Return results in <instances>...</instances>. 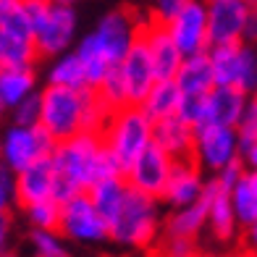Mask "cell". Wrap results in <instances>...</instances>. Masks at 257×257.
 Listing matches in <instances>:
<instances>
[{"label":"cell","mask_w":257,"mask_h":257,"mask_svg":"<svg viewBox=\"0 0 257 257\" xmlns=\"http://www.w3.org/2000/svg\"><path fill=\"white\" fill-rule=\"evenodd\" d=\"M247 171V166H244V160L239 158V160H233V163H228V166L223 168V171H218V173H213L215 176V181H218V186L223 192H231L233 189V184H236L239 179H241V173Z\"/></svg>","instance_id":"39"},{"label":"cell","mask_w":257,"mask_h":257,"mask_svg":"<svg viewBox=\"0 0 257 257\" xmlns=\"http://www.w3.org/2000/svg\"><path fill=\"white\" fill-rule=\"evenodd\" d=\"M40 115H42V97H40V89L29 95L24 102H19L14 110H11V118L14 123H21V126H37L40 123Z\"/></svg>","instance_id":"36"},{"label":"cell","mask_w":257,"mask_h":257,"mask_svg":"<svg viewBox=\"0 0 257 257\" xmlns=\"http://www.w3.org/2000/svg\"><path fill=\"white\" fill-rule=\"evenodd\" d=\"M249 11H252L249 0H207L210 48L244 42Z\"/></svg>","instance_id":"9"},{"label":"cell","mask_w":257,"mask_h":257,"mask_svg":"<svg viewBox=\"0 0 257 257\" xmlns=\"http://www.w3.org/2000/svg\"><path fill=\"white\" fill-rule=\"evenodd\" d=\"M249 3H252V6H257V0H249Z\"/></svg>","instance_id":"50"},{"label":"cell","mask_w":257,"mask_h":257,"mask_svg":"<svg viewBox=\"0 0 257 257\" xmlns=\"http://www.w3.org/2000/svg\"><path fill=\"white\" fill-rule=\"evenodd\" d=\"M249 105V95L233 87H215L207 95V110H210V123H220V126H233L239 128L244 121Z\"/></svg>","instance_id":"20"},{"label":"cell","mask_w":257,"mask_h":257,"mask_svg":"<svg viewBox=\"0 0 257 257\" xmlns=\"http://www.w3.org/2000/svg\"><path fill=\"white\" fill-rule=\"evenodd\" d=\"M176 84L184 95H207V92H213L218 87L213 61H210V50L184 58V63L176 74Z\"/></svg>","instance_id":"21"},{"label":"cell","mask_w":257,"mask_h":257,"mask_svg":"<svg viewBox=\"0 0 257 257\" xmlns=\"http://www.w3.org/2000/svg\"><path fill=\"white\" fill-rule=\"evenodd\" d=\"M121 71L128 87V97H132V105H142V100L150 95V89L155 87L158 81V71L153 63V55H150V48L142 34H137L134 45L128 48V53L121 61Z\"/></svg>","instance_id":"15"},{"label":"cell","mask_w":257,"mask_h":257,"mask_svg":"<svg viewBox=\"0 0 257 257\" xmlns=\"http://www.w3.org/2000/svg\"><path fill=\"white\" fill-rule=\"evenodd\" d=\"M0 3H3V0H0Z\"/></svg>","instance_id":"52"},{"label":"cell","mask_w":257,"mask_h":257,"mask_svg":"<svg viewBox=\"0 0 257 257\" xmlns=\"http://www.w3.org/2000/svg\"><path fill=\"white\" fill-rule=\"evenodd\" d=\"M6 113H11V110L6 108V102H3V100H0V118H3V115H6Z\"/></svg>","instance_id":"45"},{"label":"cell","mask_w":257,"mask_h":257,"mask_svg":"<svg viewBox=\"0 0 257 257\" xmlns=\"http://www.w3.org/2000/svg\"><path fill=\"white\" fill-rule=\"evenodd\" d=\"M53 163L58 173L68 176L84 192L97 179L118 176V173L126 176L118 158L105 147L100 132H79L76 137L66 139V142H58L53 153Z\"/></svg>","instance_id":"1"},{"label":"cell","mask_w":257,"mask_h":257,"mask_svg":"<svg viewBox=\"0 0 257 257\" xmlns=\"http://www.w3.org/2000/svg\"><path fill=\"white\" fill-rule=\"evenodd\" d=\"M239 137L241 139H257V92L249 95L247 113H244V121L239 126Z\"/></svg>","instance_id":"40"},{"label":"cell","mask_w":257,"mask_h":257,"mask_svg":"<svg viewBox=\"0 0 257 257\" xmlns=\"http://www.w3.org/2000/svg\"><path fill=\"white\" fill-rule=\"evenodd\" d=\"M29 244L34 257H71L66 249L63 236L58 231H45V228H32L29 231Z\"/></svg>","instance_id":"33"},{"label":"cell","mask_w":257,"mask_h":257,"mask_svg":"<svg viewBox=\"0 0 257 257\" xmlns=\"http://www.w3.org/2000/svg\"><path fill=\"white\" fill-rule=\"evenodd\" d=\"M58 3H68V6H74V0H58Z\"/></svg>","instance_id":"47"},{"label":"cell","mask_w":257,"mask_h":257,"mask_svg":"<svg viewBox=\"0 0 257 257\" xmlns=\"http://www.w3.org/2000/svg\"><path fill=\"white\" fill-rule=\"evenodd\" d=\"M163 223L166 218L160 215L158 197L128 186L118 215L110 220V241L134 249H155L163 236Z\"/></svg>","instance_id":"2"},{"label":"cell","mask_w":257,"mask_h":257,"mask_svg":"<svg viewBox=\"0 0 257 257\" xmlns=\"http://www.w3.org/2000/svg\"><path fill=\"white\" fill-rule=\"evenodd\" d=\"M228 194H231V205H233V213H236V220L244 231L257 220V173L244 171L241 179L233 184V189Z\"/></svg>","instance_id":"27"},{"label":"cell","mask_w":257,"mask_h":257,"mask_svg":"<svg viewBox=\"0 0 257 257\" xmlns=\"http://www.w3.org/2000/svg\"><path fill=\"white\" fill-rule=\"evenodd\" d=\"M58 142L50 137V132L42 123L37 126H21L11 123L3 132V166L14 173L24 171L40 158H50L55 153Z\"/></svg>","instance_id":"6"},{"label":"cell","mask_w":257,"mask_h":257,"mask_svg":"<svg viewBox=\"0 0 257 257\" xmlns=\"http://www.w3.org/2000/svg\"><path fill=\"white\" fill-rule=\"evenodd\" d=\"M192 0H155V6H153V19H158V21H163V24H168V21L176 16V14H181V11L189 6Z\"/></svg>","instance_id":"38"},{"label":"cell","mask_w":257,"mask_h":257,"mask_svg":"<svg viewBox=\"0 0 257 257\" xmlns=\"http://www.w3.org/2000/svg\"><path fill=\"white\" fill-rule=\"evenodd\" d=\"M210 95V92H207ZM207 95H184L181 105H179V118L186 121L189 126L200 128L205 123H210V110H207Z\"/></svg>","instance_id":"34"},{"label":"cell","mask_w":257,"mask_h":257,"mask_svg":"<svg viewBox=\"0 0 257 257\" xmlns=\"http://www.w3.org/2000/svg\"><path fill=\"white\" fill-rule=\"evenodd\" d=\"M58 233H61L63 239H71V241L100 244V241L110 239V223L105 215H100V210L89 200V194L81 192L74 200H68L63 205Z\"/></svg>","instance_id":"8"},{"label":"cell","mask_w":257,"mask_h":257,"mask_svg":"<svg viewBox=\"0 0 257 257\" xmlns=\"http://www.w3.org/2000/svg\"><path fill=\"white\" fill-rule=\"evenodd\" d=\"M100 92V97L105 100V105L115 113L132 105V97H128V87H126V79H123V71H121V63L110 66V71L102 76V81L95 87Z\"/></svg>","instance_id":"31"},{"label":"cell","mask_w":257,"mask_h":257,"mask_svg":"<svg viewBox=\"0 0 257 257\" xmlns=\"http://www.w3.org/2000/svg\"><path fill=\"white\" fill-rule=\"evenodd\" d=\"M228 257H257V252H252L249 247H244V244H241V247H239L236 252H231Z\"/></svg>","instance_id":"44"},{"label":"cell","mask_w":257,"mask_h":257,"mask_svg":"<svg viewBox=\"0 0 257 257\" xmlns=\"http://www.w3.org/2000/svg\"><path fill=\"white\" fill-rule=\"evenodd\" d=\"M61 210L63 205L55 200H45V202H34L24 207V215L29 220L32 228H45V231H58L61 228Z\"/></svg>","instance_id":"32"},{"label":"cell","mask_w":257,"mask_h":257,"mask_svg":"<svg viewBox=\"0 0 257 257\" xmlns=\"http://www.w3.org/2000/svg\"><path fill=\"white\" fill-rule=\"evenodd\" d=\"M207 228V200H197L186 207H173L171 215L163 223V233L171 236H189L197 239Z\"/></svg>","instance_id":"22"},{"label":"cell","mask_w":257,"mask_h":257,"mask_svg":"<svg viewBox=\"0 0 257 257\" xmlns=\"http://www.w3.org/2000/svg\"><path fill=\"white\" fill-rule=\"evenodd\" d=\"M11 233H14V220H11V213H0V257L8 252Z\"/></svg>","instance_id":"41"},{"label":"cell","mask_w":257,"mask_h":257,"mask_svg":"<svg viewBox=\"0 0 257 257\" xmlns=\"http://www.w3.org/2000/svg\"><path fill=\"white\" fill-rule=\"evenodd\" d=\"M37 92V74L34 68H0V100L8 110Z\"/></svg>","instance_id":"26"},{"label":"cell","mask_w":257,"mask_h":257,"mask_svg":"<svg viewBox=\"0 0 257 257\" xmlns=\"http://www.w3.org/2000/svg\"><path fill=\"white\" fill-rule=\"evenodd\" d=\"M241 158V137L239 128L220 126V123H205L194 128V160L200 163L205 173H218L228 163Z\"/></svg>","instance_id":"7"},{"label":"cell","mask_w":257,"mask_h":257,"mask_svg":"<svg viewBox=\"0 0 257 257\" xmlns=\"http://www.w3.org/2000/svg\"><path fill=\"white\" fill-rule=\"evenodd\" d=\"M153 142L166 150L173 160H189L194 158V126L181 121L179 115L155 121Z\"/></svg>","instance_id":"19"},{"label":"cell","mask_w":257,"mask_h":257,"mask_svg":"<svg viewBox=\"0 0 257 257\" xmlns=\"http://www.w3.org/2000/svg\"><path fill=\"white\" fill-rule=\"evenodd\" d=\"M40 58L34 40L0 29V68H34Z\"/></svg>","instance_id":"25"},{"label":"cell","mask_w":257,"mask_h":257,"mask_svg":"<svg viewBox=\"0 0 257 257\" xmlns=\"http://www.w3.org/2000/svg\"><path fill=\"white\" fill-rule=\"evenodd\" d=\"M254 50H257V45H254Z\"/></svg>","instance_id":"51"},{"label":"cell","mask_w":257,"mask_h":257,"mask_svg":"<svg viewBox=\"0 0 257 257\" xmlns=\"http://www.w3.org/2000/svg\"><path fill=\"white\" fill-rule=\"evenodd\" d=\"M210 61L218 87H233L252 95L257 92V50L249 42L210 48Z\"/></svg>","instance_id":"5"},{"label":"cell","mask_w":257,"mask_h":257,"mask_svg":"<svg viewBox=\"0 0 257 257\" xmlns=\"http://www.w3.org/2000/svg\"><path fill=\"white\" fill-rule=\"evenodd\" d=\"M84 89L58 87V84H45V89H40L42 97L40 123L48 128L55 142H66L79 132H84Z\"/></svg>","instance_id":"4"},{"label":"cell","mask_w":257,"mask_h":257,"mask_svg":"<svg viewBox=\"0 0 257 257\" xmlns=\"http://www.w3.org/2000/svg\"><path fill=\"white\" fill-rule=\"evenodd\" d=\"M244 42L257 45V6H252L249 19H247V32H244Z\"/></svg>","instance_id":"42"},{"label":"cell","mask_w":257,"mask_h":257,"mask_svg":"<svg viewBox=\"0 0 257 257\" xmlns=\"http://www.w3.org/2000/svg\"><path fill=\"white\" fill-rule=\"evenodd\" d=\"M244 247H249L252 252H257V220L252 226L244 228Z\"/></svg>","instance_id":"43"},{"label":"cell","mask_w":257,"mask_h":257,"mask_svg":"<svg viewBox=\"0 0 257 257\" xmlns=\"http://www.w3.org/2000/svg\"><path fill=\"white\" fill-rule=\"evenodd\" d=\"M139 34L145 37L147 48H150L158 79H176V74H179V68H181L186 55L179 50V45L173 42L171 32H168V24H163V21H158L153 16L142 19V24H139Z\"/></svg>","instance_id":"14"},{"label":"cell","mask_w":257,"mask_h":257,"mask_svg":"<svg viewBox=\"0 0 257 257\" xmlns=\"http://www.w3.org/2000/svg\"><path fill=\"white\" fill-rule=\"evenodd\" d=\"M53 181H55V163L50 158H40L24 171L16 173V207H29L34 202L53 200Z\"/></svg>","instance_id":"17"},{"label":"cell","mask_w":257,"mask_h":257,"mask_svg":"<svg viewBox=\"0 0 257 257\" xmlns=\"http://www.w3.org/2000/svg\"><path fill=\"white\" fill-rule=\"evenodd\" d=\"M153 132L155 121L142 110V105H126L110 115L108 126L102 128V142L118 158L126 173L128 166L153 145Z\"/></svg>","instance_id":"3"},{"label":"cell","mask_w":257,"mask_h":257,"mask_svg":"<svg viewBox=\"0 0 257 257\" xmlns=\"http://www.w3.org/2000/svg\"><path fill=\"white\" fill-rule=\"evenodd\" d=\"M76 55L81 58V66H84V71H87L89 87H97L102 81V76L110 71V66H115L108 58V53L102 50V45L97 42L95 32L84 34V37L76 42Z\"/></svg>","instance_id":"28"},{"label":"cell","mask_w":257,"mask_h":257,"mask_svg":"<svg viewBox=\"0 0 257 257\" xmlns=\"http://www.w3.org/2000/svg\"><path fill=\"white\" fill-rule=\"evenodd\" d=\"M0 29L34 40V27H32L27 0H3L0 3Z\"/></svg>","instance_id":"30"},{"label":"cell","mask_w":257,"mask_h":257,"mask_svg":"<svg viewBox=\"0 0 257 257\" xmlns=\"http://www.w3.org/2000/svg\"><path fill=\"white\" fill-rule=\"evenodd\" d=\"M48 84H58V87H71V89H84L89 87L87 81V71L81 66V58L76 55V50L58 55L53 66L48 68Z\"/></svg>","instance_id":"29"},{"label":"cell","mask_w":257,"mask_h":257,"mask_svg":"<svg viewBox=\"0 0 257 257\" xmlns=\"http://www.w3.org/2000/svg\"><path fill=\"white\" fill-rule=\"evenodd\" d=\"M168 32L184 55H197L210 50V21L207 0H192L181 14L168 21Z\"/></svg>","instance_id":"11"},{"label":"cell","mask_w":257,"mask_h":257,"mask_svg":"<svg viewBox=\"0 0 257 257\" xmlns=\"http://www.w3.org/2000/svg\"><path fill=\"white\" fill-rule=\"evenodd\" d=\"M3 257H19V254H14V252H6Z\"/></svg>","instance_id":"48"},{"label":"cell","mask_w":257,"mask_h":257,"mask_svg":"<svg viewBox=\"0 0 257 257\" xmlns=\"http://www.w3.org/2000/svg\"><path fill=\"white\" fill-rule=\"evenodd\" d=\"M197 257H218V254H197Z\"/></svg>","instance_id":"49"},{"label":"cell","mask_w":257,"mask_h":257,"mask_svg":"<svg viewBox=\"0 0 257 257\" xmlns=\"http://www.w3.org/2000/svg\"><path fill=\"white\" fill-rule=\"evenodd\" d=\"M184 92L179 89L176 79H158L155 87L150 89V95L142 100V110L150 115L153 121H163L179 113Z\"/></svg>","instance_id":"24"},{"label":"cell","mask_w":257,"mask_h":257,"mask_svg":"<svg viewBox=\"0 0 257 257\" xmlns=\"http://www.w3.org/2000/svg\"><path fill=\"white\" fill-rule=\"evenodd\" d=\"M158 257H197V239L189 236H171V233H163L160 241L155 244Z\"/></svg>","instance_id":"35"},{"label":"cell","mask_w":257,"mask_h":257,"mask_svg":"<svg viewBox=\"0 0 257 257\" xmlns=\"http://www.w3.org/2000/svg\"><path fill=\"white\" fill-rule=\"evenodd\" d=\"M139 24H142V19H137L128 8H115L100 19V24L95 27V37L113 63L123 61V55L139 34Z\"/></svg>","instance_id":"13"},{"label":"cell","mask_w":257,"mask_h":257,"mask_svg":"<svg viewBox=\"0 0 257 257\" xmlns=\"http://www.w3.org/2000/svg\"><path fill=\"white\" fill-rule=\"evenodd\" d=\"M76 37V11L68 3H58L53 0L48 19L42 21V27L34 32V45L42 58H58L68 53Z\"/></svg>","instance_id":"10"},{"label":"cell","mask_w":257,"mask_h":257,"mask_svg":"<svg viewBox=\"0 0 257 257\" xmlns=\"http://www.w3.org/2000/svg\"><path fill=\"white\" fill-rule=\"evenodd\" d=\"M173 160L166 150L158 147L155 142L150 145L142 155H139L132 166L126 171V181L132 189H139L145 194H153V197H163L166 192V184L171 179V171H173Z\"/></svg>","instance_id":"12"},{"label":"cell","mask_w":257,"mask_h":257,"mask_svg":"<svg viewBox=\"0 0 257 257\" xmlns=\"http://www.w3.org/2000/svg\"><path fill=\"white\" fill-rule=\"evenodd\" d=\"M89 200L95 202V207L100 210V215L108 218V223L118 215V210L126 200V194H128V181L126 176H105V179H97L95 184H89Z\"/></svg>","instance_id":"23"},{"label":"cell","mask_w":257,"mask_h":257,"mask_svg":"<svg viewBox=\"0 0 257 257\" xmlns=\"http://www.w3.org/2000/svg\"><path fill=\"white\" fill-rule=\"evenodd\" d=\"M0 160H3V134H0Z\"/></svg>","instance_id":"46"},{"label":"cell","mask_w":257,"mask_h":257,"mask_svg":"<svg viewBox=\"0 0 257 257\" xmlns=\"http://www.w3.org/2000/svg\"><path fill=\"white\" fill-rule=\"evenodd\" d=\"M16 205V173L0 163V213H11Z\"/></svg>","instance_id":"37"},{"label":"cell","mask_w":257,"mask_h":257,"mask_svg":"<svg viewBox=\"0 0 257 257\" xmlns=\"http://www.w3.org/2000/svg\"><path fill=\"white\" fill-rule=\"evenodd\" d=\"M202 197L207 200V228H210V233H213L218 241H231L236 236V231L241 228L239 220H236V213H233V205H231V194L220 189L215 176H210L207 184H205Z\"/></svg>","instance_id":"18"},{"label":"cell","mask_w":257,"mask_h":257,"mask_svg":"<svg viewBox=\"0 0 257 257\" xmlns=\"http://www.w3.org/2000/svg\"><path fill=\"white\" fill-rule=\"evenodd\" d=\"M205 171L200 168V163L194 158L189 160H176L173 163V171H171V179L166 184V192H163L160 202H166L171 210L173 207H186L197 200H202V192H205Z\"/></svg>","instance_id":"16"}]
</instances>
